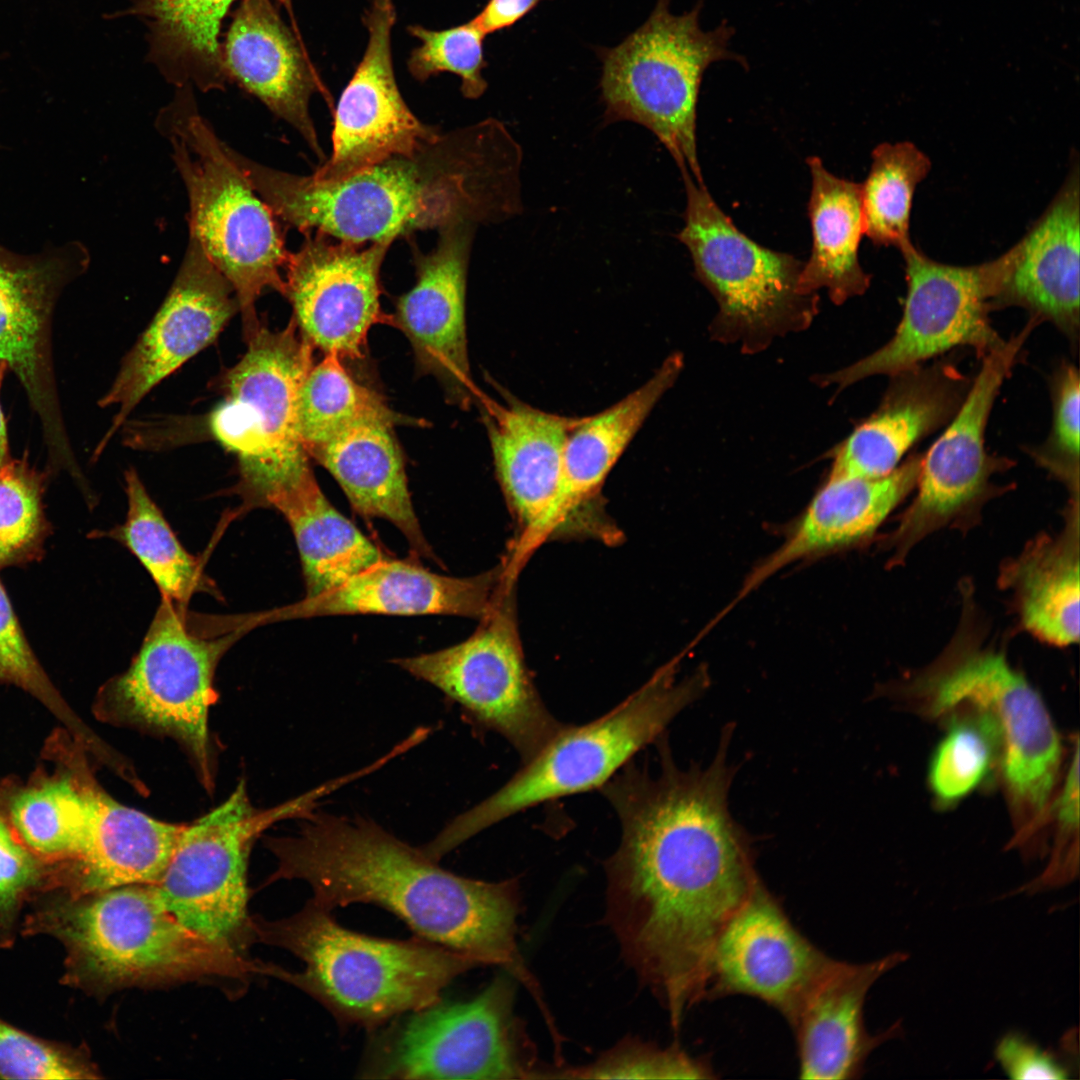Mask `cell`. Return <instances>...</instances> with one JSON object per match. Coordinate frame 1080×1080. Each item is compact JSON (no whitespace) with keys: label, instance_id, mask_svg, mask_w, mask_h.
Here are the masks:
<instances>
[{"label":"cell","instance_id":"cell-1","mask_svg":"<svg viewBox=\"0 0 1080 1080\" xmlns=\"http://www.w3.org/2000/svg\"><path fill=\"white\" fill-rule=\"evenodd\" d=\"M731 733L704 768H678L659 739L657 776L627 763L602 793L622 826L606 861V921L647 985L699 984L719 932L760 878L751 841L729 810Z\"/></svg>","mask_w":1080,"mask_h":1080},{"label":"cell","instance_id":"cell-2","mask_svg":"<svg viewBox=\"0 0 1080 1080\" xmlns=\"http://www.w3.org/2000/svg\"><path fill=\"white\" fill-rule=\"evenodd\" d=\"M229 155L282 223L356 244L498 224L523 210L521 146L494 118L331 182L267 167L233 148Z\"/></svg>","mask_w":1080,"mask_h":1080},{"label":"cell","instance_id":"cell-3","mask_svg":"<svg viewBox=\"0 0 1080 1080\" xmlns=\"http://www.w3.org/2000/svg\"><path fill=\"white\" fill-rule=\"evenodd\" d=\"M298 820L294 834L266 838L276 859L266 884L303 880L311 898L329 911L356 903L380 906L415 936L482 965L502 966L532 994L539 991L516 943L517 880L459 876L361 816L315 808Z\"/></svg>","mask_w":1080,"mask_h":1080},{"label":"cell","instance_id":"cell-4","mask_svg":"<svg viewBox=\"0 0 1080 1080\" xmlns=\"http://www.w3.org/2000/svg\"><path fill=\"white\" fill-rule=\"evenodd\" d=\"M310 898L277 920L252 916L254 941L282 948L304 963L293 972L266 963L263 975L295 986L343 1025L375 1029L395 1016L431 1006L458 976L483 966L477 959L414 936L373 937L337 923Z\"/></svg>","mask_w":1080,"mask_h":1080},{"label":"cell","instance_id":"cell-5","mask_svg":"<svg viewBox=\"0 0 1080 1080\" xmlns=\"http://www.w3.org/2000/svg\"><path fill=\"white\" fill-rule=\"evenodd\" d=\"M32 923L64 944L70 982L97 994L187 982H216L226 990L263 975V961L239 955L180 923L154 884L70 896Z\"/></svg>","mask_w":1080,"mask_h":1080},{"label":"cell","instance_id":"cell-6","mask_svg":"<svg viewBox=\"0 0 1080 1080\" xmlns=\"http://www.w3.org/2000/svg\"><path fill=\"white\" fill-rule=\"evenodd\" d=\"M678 659L662 666L637 691L602 717L565 726L499 790L452 819L423 846L440 861L493 824L524 809L606 784L708 686L704 669L676 680Z\"/></svg>","mask_w":1080,"mask_h":1080},{"label":"cell","instance_id":"cell-7","mask_svg":"<svg viewBox=\"0 0 1080 1080\" xmlns=\"http://www.w3.org/2000/svg\"><path fill=\"white\" fill-rule=\"evenodd\" d=\"M957 631L912 682L924 711L936 719L964 710L986 713L1000 739L999 766L1022 829L1021 841L1048 811L1061 763V743L1038 692L999 649L984 645L964 592Z\"/></svg>","mask_w":1080,"mask_h":1080},{"label":"cell","instance_id":"cell-8","mask_svg":"<svg viewBox=\"0 0 1080 1080\" xmlns=\"http://www.w3.org/2000/svg\"><path fill=\"white\" fill-rule=\"evenodd\" d=\"M157 122L187 191L190 236L231 284L245 340L261 324L258 298L267 290L284 293L281 271L289 252L278 219L189 93L178 95Z\"/></svg>","mask_w":1080,"mask_h":1080},{"label":"cell","instance_id":"cell-9","mask_svg":"<svg viewBox=\"0 0 1080 1080\" xmlns=\"http://www.w3.org/2000/svg\"><path fill=\"white\" fill-rule=\"evenodd\" d=\"M656 0L646 21L614 47L597 48L606 123L630 121L650 130L681 170L703 183L696 146L697 103L706 70L720 61L747 67L731 50L727 20L702 29L703 1L675 14Z\"/></svg>","mask_w":1080,"mask_h":1080},{"label":"cell","instance_id":"cell-10","mask_svg":"<svg viewBox=\"0 0 1080 1080\" xmlns=\"http://www.w3.org/2000/svg\"><path fill=\"white\" fill-rule=\"evenodd\" d=\"M245 342V353L222 377L223 399L209 429L236 456L243 490L271 505L314 477L297 424L298 391L314 348L292 318L279 330L261 322Z\"/></svg>","mask_w":1080,"mask_h":1080},{"label":"cell","instance_id":"cell-11","mask_svg":"<svg viewBox=\"0 0 1080 1080\" xmlns=\"http://www.w3.org/2000/svg\"><path fill=\"white\" fill-rule=\"evenodd\" d=\"M687 204L677 239L690 252L696 275L718 303L710 334L739 343L745 353L764 350L774 338L807 328L818 295L798 288L803 263L765 248L743 234L718 207L704 183L681 171Z\"/></svg>","mask_w":1080,"mask_h":1080},{"label":"cell","instance_id":"cell-12","mask_svg":"<svg viewBox=\"0 0 1080 1080\" xmlns=\"http://www.w3.org/2000/svg\"><path fill=\"white\" fill-rule=\"evenodd\" d=\"M333 779L269 809L251 804L241 780L219 806L184 825L156 891L184 926L239 955L254 944L247 867L258 836L274 823L300 818L337 790Z\"/></svg>","mask_w":1080,"mask_h":1080},{"label":"cell","instance_id":"cell-13","mask_svg":"<svg viewBox=\"0 0 1080 1080\" xmlns=\"http://www.w3.org/2000/svg\"><path fill=\"white\" fill-rule=\"evenodd\" d=\"M226 641L187 631L164 598L129 668L98 690L93 714L103 722L171 737L192 760L201 784L214 786L209 712L213 679Z\"/></svg>","mask_w":1080,"mask_h":1080},{"label":"cell","instance_id":"cell-14","mask_svg":"<svg viewBox=\"0 0 1080 1080\" xmlns=\"http://www.w3.org/2000/svg\"><path fill=\"white\" fill-rule=\"evenodd\" d=\"M512 979L497 976L475 998L410 1012L361 1069L382 1079H541L535 1050L513 1013Z\"/></svg>","mask_w":1080,"mask_h":1080},{"label":"cell","instance_id":"cell-15","mask_svg":"<svg viewBox=\"0 0 1080 1080\" xmlns=\"http://www.w3.org/2000/svg\"><path fill=\"white\" fill-rule=\"evenodd\" d=\"M1041 323L1029 317L1023 328L981 358V367L945 431L923 454L917 493L885 542L891 565L945 527L968 528L983 505L1002 491L993 477L1014 462L988 453L985 431L1004 381L1023 357V348Z\"/></svg>","mask_w":1080,"mask_h":1080},{"label":"cell","instance_id":"cell-16","mask_svg":"<svg viewBox=\"0 0 1080 1080\" xmlns=\"http://www.w3.org/2000/svg\"><path fill=\"white\" fill-rule=\"evenodd\" d=\"M504 592L503 586L481 625L463 642L393 663L442 691L472 724L507 739L525 763L564 725L547 710L529 677Z\"/></svg>","mask_w":1080,"mask_h":1080},{"label":"cell","instance_id":"cell-17","mask_svg":"<svg viewBox=\"0 0 1080 1080\" xmlns=\"http://www.w3.org/2000/svg\"><path fill=\"white\" fill-rule=\"evenodd\" d=\"M900 252L907 292L894 335L863 359L827 375L823 385L843 389L870 376H891L960 347L983 358L1004 342L989 317L999 285L997 258L978 265H948L929 258L912 242Z\"/></svg>","mask_w":1080,"mask_h":1080},{"label":"cell","instance_id":"cell-18","mask_svg":"<svg viewBox=\"0 0 1080 1080\" xmlns=\"http://www.w3.org/2000/svg\"><path fill=\"white\" fill-rule=\"evenodd\" d=\"M834 961L794 926L759 878L715 939L703 1000L750 996L791 1024Z\"/></svg>","mask_w":1080,"mask_h":1080},{"label":"cell","instance_id":"cell-19","mask_svg":"<svg viewBox=\"0 0 1080 1080\" xmlns=\"http://www.w3.org/2000/svg\"><path fill=\"white\" fill-rule=\"evenodd\" d=\"M284 267V293L304 339L341 360L365 357L372 326L390 324L380 307V268L391 242L364 244L308 231Z\"/></svg>","mask_w":1080,"mask_h":1080},{"label":"cell","instance_id":"cell-20","mask_svg":"<svg viewBox=\"0 0 1080 1080\" xmlns=\"http://www.w3.org/2000/svg\"><path fill=\"white\" fill-rule=\"evenodd\" d=\"M237 312L231 284L190 236L164 301L100 400L103 407L118 408L101 447L156 385L213 343Z\"/></svg>","mask_w":1080,"mask_h":1080},{"label":"cell","instance_id":"cell-21","mask_svg":"<svg viewBox=\"0 0 1080 1080\" xmlns=\"http://www.w3.org/2000/svg\"><path fill=\"white\" fill-rule=\"evenodd\" d=\"M395 19L393 0H370L363 17L367 46L337 104L332 154L311 174L315 180L345 179L411 154L441 134L412 113L398 89L391 50Z\"/></svg>","mask_w":1080,"mask_h":1080},{"label":"cell","instance_id":"cell-22","mask_svg":"<svg viewBox=\"0 0 1080 1080\" xmlns=\"http://www.w3.org/2000/svg\"><path fill=\"white\" fill-rule=\"evenodd\" d=\"M475 227L439 230L436 247L415 253L416 282L397 298L390 325L406 336L416 366L442 384L462 408L478 398L470 373L466 334V283Z\"/></svg>","mask_w":1080,"mask_h":1080},{"label":"cell","instance_id":"cell-23","mask_svg":"<svg viewBox=\"0 0 1080 1080\" xmlns=\"http://www.w3.org/2000/svg\"><path fill=\"white\" fill-rule=\"evenodd\" d=\"M496 476L522 528L515 564L539 543L560 533L563 454L570 431L583 417L542 411L516 398L505 405L481 394Z\"/></svg>","mask_w":1080,"mask_h":1080},{"label":"cell","instance_id":"cell-24","mask_svg":"<svg viewBox=\"0 0 1080 1080\" xmlns=\"http://www.w3.org/2000/svg\"><path fill=\"white\" fill-rule=\"evenodd\" d=\"M77 241L34 254L15 253L0 244V363L25 387L55 450L66 447L56 415L48 366V320L64 286L88 264Z\"/></svg>","mask_w":1080,"mask_h":1080},{"label":"cell","instance_id":"cell-25","mask_svg":"<svg viewBox=\"0 0 1080 1080\" xmlns=\"http://www.w3.org/2000/svg\"><path fill=\"white\" fill-rule=\"evenodd\" d=\"M27 781L0 780V809L18 839L63 875L80 858L93 832L100 784L88 752L64 729L55 730Z\"/></svg>","mask_w":1080,"mask_h":1080},{"label":"cell","instance_id":"cell-26","mask_svg":"<svg viewBox=\"0 0 1080 1080\" xmlns=\"http://www.w3.org/2000/svg\"><path fill=\"white\" fill-rule=\"evenodd\" d=\"M1076 158L1043 214L997 257L1000 278L993 311L1016 306L1051 323L1077 348L1080 330V182Z\"/></svg>","mask_w":1080,"mask_h":1080},{"label":"cell","instance_id":"cell-27","mask_svg":"<svg viewBox=\"0 0 1080 1080\" xmlns=\"http://www.w3.org/2000/svg\"><path fill=\"white\" fill-rule=\"evenodd\" d=\"M971 382L950 357L891 375L878 409L836 449L829 476L890 474L910 448L950 422Z\"/></svg>","mask_w":1080,"mask_h":1080},{"label":"cell","instance_id":"cell-28","mask_svg":"<svg viewBox=\"0 0 1080 1080\" xmlns=\"http://www.w3.org/2000/svg\"><path fill=\"white\" fill-rule=\"evenodd\" d=\"M906 959L903 952L857 964L835 959L790 1024L796 1036L800 1078H856L872 1050L898 1032L896 1025L880 1035H870L864 1004L873 984Z\"/></svg>","mask_w":1080,"mask_h":1080},{"label":"cell","instance_id":"cell-29","mask_svg":"<svg viewBox=\"0 0 1080 1080\" xmlns=\"http://www.w3.org/2000/svg\"><path fill=\"white\" fill-rule=\"evenodd\" d=\"M504 578L505 567L458 578L415 563L384 559L331 590L305 597L278 616L443 614L481 619L494 605Z\"/></svg>","mask_w":1080,"mask_h":1080},{"label":"cell","instance_id":"cell-30","mask_svg":"<svg viewBox=\"0 0 1080 1080\" xmlns=\"http://www.w3.org/2000/svg\"><path fill=\"white\" fill-rule=\"evenodd\" d=\"M922 459L923 454H912L880 478L829 476L784 541L747 576L739 598L789 565L872 536L916 488Z\"/></svg>","mask_w":1080,"mask_h":1080},{"label":"cell","instance_id":"cell-31","mask_svg":"<svg viewBox=\"0 0 1080 1080\" xmlns=\"http://www.w3.org/2000/svg\"><path fill=\"white\" fill-rule=\"evenodd\" d=\"M226 77L288 122L323 161L309 101L324 89L298 41L269 0H243L221 49Z\"/></svg>","mask_w":1080,"mask_h":1080},{"label":"cell","instance_id":"cell-32","mask_svg":"<svg viewBox=\"0 0 1080 1080\" xmlns=\"http://www.w3.org/2000/svg\"><path fill=\"white\" fill-rule=\"evenodd\" d=\"M683 368L680 353L664 360L652 377L614 405L584 416L569 433L563 454L559 500L560 530L598 535L606 521L596 518L595 498L609 472L634 438L656 403Z\"/></svg>","mask_w":1080,"mask_h":1080},{"label":"cell","instance_id":"cell-33","mask_svg":"<svg viewBox=\"0 0 1080 1080\" xmlns=\"http://www.w3.org/2000/svg\"><path fill=\"white\" fill-rule=\"evenodd\" d=\"M394 426L380 420L360 422L307 452L335 478L358 514L388 520L416 556L433 558L412 506Z\"/></svg>","mask_w":1080,"mask_h":1080},{"label":"cell","instance_id":"cell-34","mask_svg":"<svg viewBox=\"0 0 1080 1080\" xmlns=\"http://www.w3.org/2000/svg\"><path fill=\"white\" fill-rule=\"evenodd\" d=\"M1067 512L1060 533L1032 539L999 575L1024 629L1059 647L1079 640V498Z\"/></svg>","mask_w":1080,"mask_h":1080},{"label":"cell","instance_id":"cell-35","mask_svg":"<svg viewBox=\"0 0 1080 1080\" xmlns=\"http://www.w3.org/2000/svg\"><path fill=\"white\" fill-rule=\"evenodd\" d=\"M807 163L812 176L808 213L813 244L798 288L803 295L826 288L831 301L841 305L864 294L871 281L858 259L865 234L861 184L831 174L817 156Z\"/></svg>","mask_w":1080,"mask_h":1080},{"label":"cell","instance_id":"cell-36","mask_svg":"<svg viewBox=\"0 0 1080 1080\" xmlns=\"http://www.w3.org/2000/svg\"><path fill=\"white\" fill-rule=\"evenodd\" d=\"M289 523L299 550L306 597L331 590L385 558L320 489L315 477L272 504Z\"/></svg>","mask_w":1080,"mask_h":1080},{"label":"cell","instance_id":"cell-37","mask_svg":"<svg viewBox=\"0 0 1080 1080\" xmlns=\"http://www.w3.org/2000/svg\"><path fill=\"white\" fill-rule=\"evenodd\" d=\"M235 0H141L149 20L153 53L179 86L188 80L202 89L221 88L223 69L218 34Z\"/></svg>","mask_w":1080,"mask_h":1080},{"label":"cell","instance_id":"cell-38","mask_svg":"<svg viewBox=\"0 0 1080 1080\" xmlns=\"http://www.w3.org/2000/svg\"><path fill=\"white\" fill-rule=\"evenodd\" d=\"M372 420L423 424L395 412L375 391L356 382L337 355L324 354L305 375L297 396V424L306 451L357 423Z\"/></svg>","mask_w":1080,"mask_h":1080},{"label":"cell","instance_id":"cell-39","mask_svg":"<svg viewBox=\"0 0 1080 1080\" xmlns=\"http://www.w3.org/2000/svg\"><path fill=\"white\" fill-rule=\"evenodd\" d=\"M930 168L928 156L911 142L882 143L873 150L861 198L865 234L875 245L900 250L911 242L913 196Z\"/></svg>","mask_w":1080,"mask_h":1080},{"label":"cell","instance_id":"cell-40","mask_svg":"<svg viewBox=\"0 0 1080 1080\" xmlns=\"http://www.w3.org/2000/svg\"><path fill=\"white\" fill-rule=\"evenodd\" d=\"M128 511L117 536L138 558L164 598L185 602L203 588L196 560L182 547L134 470L125 475Z\"/></svg>","mask_w":1080,"mask_h":1080},{"label":"cell","instance_id":"cell-41","mask_svg":"<svg viewBox=\"0 0 1080 1080\" xmlns=\"http://www.w3.org/2000/svg\"><path fill=\"white\" fill-rule=\"evenodd\" d=\"M937 745L928 771L936 800L951 805L978 787L999 764L1000 739L993 720L976 711L957 712Z\"/></svg>","mask_w":1080,"mask_h":1080},{"label":"cell","instance_id":"cell-42","mask_svg":"<svg viewBox=\"0 0 1080 1080\" xmlns=\"http://www.w3.org/2000/svg\"><path fill=\"white\" fill-rule=\"evenodd\" d=\"M44 488L43 475L24 460L0 467V571L43 559L52 534Z\"/></svg>","mask_w":1080,"mask_h":1080},{"label":"cell","instance_id":"cell-43","mask_svg":"<svg viewBox=\"0 0 1080 1080\" xmlns=\"http://www.w3.org/2000/svg\"><path fill=\"white\" fill-rule=\"evenodd\" d=\"M409 33L419 39L408 59L412 76L425 81L441 72L456 74L461 79L464 97L477 99L487 89L483 69L486 34L471 19L461 25L444 30H430L419 25L409 26Z\"/></svg>","mask_w":1080,"mask_h":1080},{"label":"cell","instance_id":"cell-44","mask_svg":"<svg viewBox=\"0 0 1080 1080\" xmlns=\"http://www.w3.org/2000/svg\"><path fill=\"white\" fill-rule=\"evenodd\" d=\"M0 684L15 686L34 697L76 740L90 737L92 731L69 707L31 648L1 580Z\"/></svg>","mask_w":1080,"mask_h":1080},{"label":"cell","instance_id":"cell-45","mask_svg":"<svg viewBox=\"0 0 1080 1080\" xmlns=\"http://www.w3.org/2000/svg\"><path fill=\"white\" fill-rule=\"evenodd\" d=\"M711 1066L679 1048H659L626 1039L591 1064L550 1069L549 1078L568 1079H710Z\"/></svg>","mask_w":1080,"mask_h":1080},{"label":"cell","instance_id":"cell-46","mask_svg":"<svg viewBox=\"0 0 1080 1080\" xmlns=\"http://www.w3.org/2000/svg\"><path fill=\"white\" fill-rule=\"evenodd\" d=\"M1052 423L1046 440L1029 448L1035 462L1079 497L1080 376L1071 362H1062L1050 379Z\"/></svg>","mask_w":1080,"mask_h":1080},{"label":"cell","instance_id":"cell-47","mask_svg":"<svg viewBox=\"0 0 1080 1080\" xmlns=\"http://www.w3.org/2000/svg\"><path fill=\"white\" fill-rule=\"evenodd\" d=\"M98 1077L95 1066L79 1051L36 1038L0 1019V1078Z\"/></svg>","mask_w":1080,"mask_h":1080},{"label":"cell","instance_id":"cell-48","mask_svg":"<svg viewBox=\"0 0 1080 1080\" xmlns=\"http://www.w3.org/2000/svg\"><path fill=\"white\" fill-rule=\"evenodd\" d=\"M1079 751L1076 746L1074 759L1067 772L1065 784L1055 802L1058 826L1057 840L1050 862L1045 871L1026 886L1030 892L1063 885L1078 872L1079 827Z\"/></svg>","mask_w":1080,"mask_h":1080},{"label":"cell","instance_id":"cell-49","mask_svg":"<svg viewBox=\"0 0 1080 1080\" xmlns=\"http://www.w3.org/2000/svg\"><path fill=\"white\" fill-rule=\"evenodd\" d=\"M56 872L18 839L0 809V914H12L24 896L56 878Z\"/></svg>","mask_w":1080,"mask_h":1080},{"label":"cell","instance_id":"cell-50","mask_svg":"<svg viewBox=\"0 0 1080 1080\" xmlns=\"http://www.w3.org/2000/svg\"><path fill=\"white\" fill-rule=\"evenodd\" d=\"M995 1057L1006 1074L1017 1080H1064L1068 1069L1054 1055L1024 1036L1006 1034L998 1042Z\"/></svg>","mask_w":1080,"mask_h":1080},{"label":"cell","instance_id":"cell-51","mask_svg":"<svg viewBox=\"0 0 1080 1080\" xmlns=\"http://www.w3.org/2000/svg\"><path fill=\"white\" fill-rule=\"evenodd\" d=\"M542 1L550 0H488L473 21L486 35L499 32L514 26Z\"/></svg>","mask_w":1080,"mask_h":1080},{"label":"cell","instance_id":"cell-52","mask_svg":"<svg viewBox=\"0 0 1080 1080\" xmlns=\"http://www.w3.org/2000/svg\"><path fill=\"white\" fill-rule=\"evenodd\" d=\"M6 368L7 367H6V365L4 363H0V386H1L3 375H4V371H5ZM10 459L11 458L9 456L8 439H7L5 421H4L2 409H1V406H0V467L2 465H4L6 462H8Z\"/></svg>","mask_w":1080,"mask_h":1080}]
</instances>
